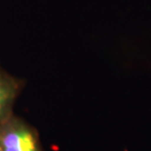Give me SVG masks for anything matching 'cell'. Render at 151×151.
Here are the masks:
<instances>
[{"mask_svg":"<svg viewBox=\"0 0 151 151\" xmlns=\"http://www.w3.org/2000/svg\"><path fill=\"white\" fill-rule=\"evenodd\" d=\"M1 151H42L37 134L20 119L11 116L0 124Z\"/></svg>","mask_w":151,"mask_h":151,"instance_id":"cell-1","label":"cell"},{"mask_svg":"<svg viewBox=\"0 0 151 151\" xmlns=\"http://www.w3.org/2000/svg\"><path fill=\"white\" fill-rule=\"evenodd\" d=\"M18 92L17 81L0 70V124L12 116V108Z\"/></svg>","mask_w":151,"mask_h":151,"instance_id":"cell-2","label":"cell"},{"mask_svg":"<svg viewBox=\"0 0 151 151\" xmlns=\"http://www.w3.org/2000/svg\"><path fill=\"white\" fill-rule=\"evenodd\" d=\"M0 151H1V150H0Z\"/></svg>","mask_w":151,"mask_h":151,"instance_id":"cell-3","label":"cell"}]
</instances>
